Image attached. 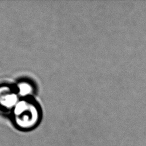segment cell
<instances>
[{"label":"cell","mask_w":146,"mask_h":146,"mask_svg":"<svg viewBox=\"0 0 146 146\" xmlns=\"http://www.w3.org/2000/svg\"><path fill=\"white\" fill-rule=\"evenodd\" d=\"M29 90H30V88L27 85L23 84L21 87V91L22 94H26L29 91Z\"/></svg>","instance_id":"6da1fadb"}]
</instances>
